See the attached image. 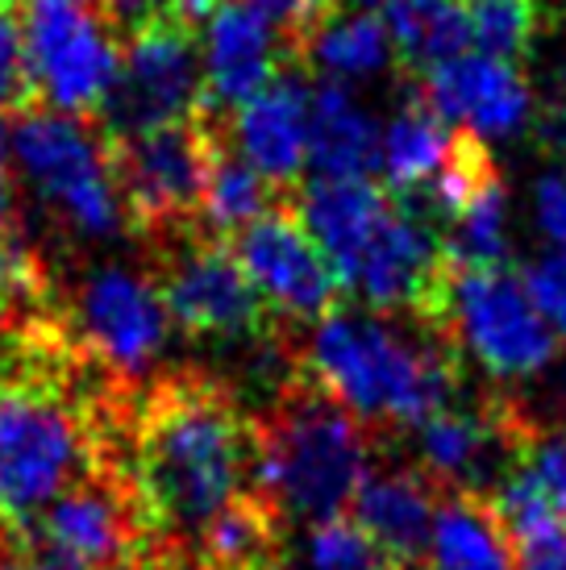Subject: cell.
Here are the masks:
<instances>
[{
    "label": "cell",
    "instance_id": "20",
    "mask_svg": "<svg viewBox=\"0 0 566 570\" xmlns=\"http://www.w3.org/2000/svg\"><path fill=\"white\" fill-rule=\"evenodd\" d=\"M424 570H517V546L488 495L441 491Z\"/></svg>",
    "mask_w": 566,
    "mask_h": 570
},
{
    "label": "cell",
    "instance_id": "42",
    "mask_svg": "<svg viewBox=\"0 0 566 570\" xmlns=\"http://www.w3.org/2000/svg\"><path fill=\"white\" fill-rule=\"evenodd\" d=\"M354 4H375V0H354Z\"/></svg>",
    "mask_w": 566,
    "mask_h": 570
},
{
    "label": "cell",
    "instance_id": "1",
    "mask_svg": "<svg viewBox=\"0 0 566 570\" xmlns=\"http://www.w3.org/2000/svg\"><path fill=\"white\" fill-rule=\"evenodd\" d=\"M129 483L150 533L196 550L221 508L254 491V425L208 380L158 383L138 412Z\"/></svg>",
    "mask_w": 566,
    "mask_h": 570
},
{
    "label": "cell",
    "instance_id": "26",
    "mask_svg": "<svg viewBox=\"0 0 566 570\" xmlns=\"http://www.w3.org/2000/svg\"><path fill=\"white\" fill-rule=\"evenodd\" d=\"M446 254L458 267H504L508 263V191L504 179L484 188L446 225Z\"/></svg>",
    "mask_w": 566,
    "mask_h": 570
},
{
    "label": "cell",
    "instance_id": "39",
    "mask_svg": "<svg viewBox=\"0 0 566 570\" xmlns=\"http://www.w3.org/2000/svg\"><path fill=\"white\" fill-rule=\"evenodd\" d=\"M105 570H155V567H142V562H117V567H105Z\"/></svg>",
    "mask_w": 566,
    "mask_h": 570
},
{
    "label": "cell",
    "instance_id": "19",
    "mask_svg": "<svg viewBox=\"0 0 566 570\" xmlns=\"http://www.w3.org/2000/svg\"><path fill=\"white\" fill-rule=\"evenodd\" d=\"M441 488L417 466H375L350 504V521L375 541L396 567H421L433 533Z\"/></svg>",
    "mask_w": 566,
    "mask_h": 570
},
{
    "label": "cell",
    "instance_id": "10",
    "mask_svg": "<svg viewBox=\"0 0 566 570\" xmlns=\"http://www.w3.org/2000/svg\"><path fill=\"white\" fill-rule=\"evenodd\" d=\"M146 538L150 524L134 483L84 475L26 529V558L38 570H105L129 562Z\"/></svg>",
    "mask_w": 566,
    "mask_h": 570
},
{
    "label": "cell",
    "instance_id": "38",
    "mask_svg": "<svg viewBox=\"0 0 566 570\" xmlns=\"http://www.w3.org/2000/svg\"><path fill=\"white\" fill-rule=\"evenodd\" d=\"M0 570H38L30 558H0Z\"/></svg>",
    "mask_w": 566,
    "mask_h": 570
},
{
    "label": "cell",
    "instance_id": "31",
    "mask_svg": "<svg viewBox=\"0 0 566 570\" xmlns=\"http://www.w3.org/2000/svg\"><path fill=\"white\" fill-rule=\"evenodd\" d=\"M33 109H47L33 80L26 30L17 26L13 9H0V121H17Z\"/></svg>",
    "mask_w": 566,
    "mask_h": 570
},
{
    "label": "cell",
    "instance_id": "7",
    "mask_svg": "<svg viewBox=\"0 0 566 570\" xmlns=\"http://www.w3.org/2000/svg\"><path fill=\"white\" fill-rule=\"evenodd\" d=\"M88 445L76 412L33 383L0 387V524L30 529L84 479Z\"/></svg>",
    "mask_w": 566,
    "mask_h": 570
},
{
    "label": "cell",
    "instance_id": "8",
    "mask_svg": "<svg viewBox=\"0 0 566 570\" xmlns=\"http://www.w3.org/2000/svg\"><path fill=\"white\" fill-rule=\"evenodd\" d=\"M150 279L172 313V325L192 337L251 342L271 325L267 304L246 279L230 242L213 238L208 229L150 242Z\"/></svg>",
    "mask_w": 566,
    "mask_h": 570
},
{
    "label": "cell",
    "instance_id": "17",
    "mask_svg": "<svg viewBox=\"0 0 566 570\" xmlns=\"http://www.w3.org/2000/svg\"><path fill=\"white\" fill-rule=\"evenodd\" d=\"M205 50V100L208 109H242L267 92L283 71H292L280 38L242 0H225L201 33Z\"/></svg>",
    "mask_w": 566,
    "mask_h": 570
},
{
    "label": "cell",
    "instance_id": "6",
    "mask_svg": "<svg viewBox=\"0 0 566 570\" xmlns=\"http://www.w3.org/2000/svg\"><path fill=\"white\" fill-rule=\"evenodd\" d=\"M9 126L21 175L71 234L113 238L117 229H129L105 159V138L92 121L59 109H33Z\"/></svg>",
    "mask_w": 566,
    "mask_h": 570
},
{
    "label": "cell",
    "instance_id": "14",
    "mask_svg": "<svg viewBox=\"0 0 566 570\" xmlns=\"http://www.w3.org/2000/svg\"><path fill=\"white\" fill-rule=\"evenodd\" d=\"M520 442H525L520 421H513V412L496 404L479 409L450 404L412 429L417 471L433 479L441 491H475V495L500 488L508 466L517 462Z\"/></svg>",
    "mask_w": 566,
    "mask_h": 570
},
{
    "label": "cell",
    "instance_id": "23",
    "mask_svg": "<svg viewBox=\"0 0 566 570\" xmlns=\"http://www.w3.org/2000/svg\"><path fill=\"white\" fill-rule=\"evenodd\" d=\"M280 512L258 491H246L205 524L192 558L201 570H275L280 567Z\"/></svg>",
    "mask_w": 566,
    "mask_h": 570
},
{
    "label": "cell",
    "instance_id": "30",
    "mask_svg": "<svg viewBox=\"0 0 566 570\" xmlns=\"http://www.w3.org/2000/svg\"><path fill=\"white\" fill-rule=\"evenodd\" d=\"M304 562L309 570H409L396 567L350 517L313 524L304 538Z\"/></svg>",
    "mask_w": 566,
    "mask_h": 570
},
{
    "label": "cell",
    "instance_id": "16",
    "mask_svg": "<svg viewBox=\"0 0 566 570\" xmlns=\"http://www.w3.org/2000/svg\"><path fill=\"white\" fill-rule=\"evenodd\" d=\"M309 112H313V88L300 80V67L283 71L267 92H258L251 105L234 109L230 138L258 175L296 205L300 175L309 167Z\"/></svg>",
    "mask_w": 566,
    "mask_h": 570
},
{
    "label": "cell",
    "instance_id": "22",
    "mask_svg": "<svg viewBox=\"0 0 566 570\" xmlns=\"http://www.w3.org/2000/svg\"><path fill=\"white\" fill-rule=\"evenodd\" d=\"M383 26L400 71L421 83L471 47V0H383Z\"/></svg>",
    "mask_w": 566,
    "mask_h": 570
},
{
    "label": "cell",
    "instance_id": "36",
    "mask_svg": "<svg viewBox=\"0 0 566 570\" xmlns=\"http://www.w3.org/2000/svg\"><path fill=\"white\" fill-rule=\"evenodd\" d=\"M537 225L558 250H566V167L537 184Z\"/></svg>",
    "mask_w": 566,
    "mask_h": 570
},
{
    "label": "cell",
    "instance_id": "11",
    "mask_svg": "<svg viewBox=\"0 0 566 570\" xmlns=\"http://www.w3.org/2000/svg\"><path fill=\"white\" fill-rule=\"evenodd\" d=\"M26 50L42 105L96 121L121 71L105 21L76 0H26Z\"/></svg>",
    "mask_w": 566,
    "mask_h": 570
},
{
    "label": "cell",
    "instance_id": "37",
    "mask_svg": "<svg viewBox=\"0 0 566 570\" xmlns=\"http://www.w3.org/2000/svg\"><path fill=\"white\" fill-rule=\"evenodd\" d=\"M21 213H17V188H13V175H9V163L0 155V225L4 222H17Z\"/></svg>",
    "mask_w": 566,
    "mask_h": 570
},
{
    "label": "cell",
    "instance_id": "18",
    "mask_svg": "<svg viewBox=\"0 0 566 570\" xmlns=\"http://www.w3.org/2000/svg\"><path fill=\"white\" fill-rule=\"evenodd\" d=\"M296 213L347 287L359 271L362 254L379 238V229L392 222L396 196L375 179H325V175H316L313 184L300 188Z\"/></svg>",
    "mask_w": 566,
    "mask_h": 570
},
{
    "label": "cell",
    "instance_id": "2",
    "mask_svg": "<svg viewBox=\"0 0 566 570\" xmlns=\"http://www.w3.org/2000/svg\"><path fill=\"white\" fill-rule=\"evenodd\" d=\"M458 350L417 321L400 330L379 313L338 308L300 342V380L321 387L362 425L417 429L458 396Z\"/></svg>",
    "mask_w": 566,
    "mask_h": 570
},
{
    "label": "cell",
    "instance_id": "4",
    "mask_svg": "<svg viewBox=\"0 0 566 570\" xmlns=\"http://www.w3.org/2000/svg\"><path fill=\"white\" fill-rule=\"evenodd\" d=\"M221 138L225 121H217L213 109L129 138H105V159L129 234L155 242L184 229H205V200Z\"/></svg>",
    "mask_w": 566,
    "mask_h": 570
},
{
    "label": "cell",
    "instance_id": "24",
    "mask_svg": "<svg viewBox=\"0 0 566 570\" xmlns=\"http://www.w3.org/2000/svg\"><path fill=\"white\" fill-rule=\"evenodd\" d=\"M450 134L455 129H446V121L433 112L421 88L404 96V105L388 121V134H383V175H388V191L396 200H417L433 184V175L446 163Z\"/></svg>",
    "mask_w": 566,
    "mask_h": 570
},
{
    "label": "cell",
    "instance_id": "35",
    "mask_svg": "<svg viewBox=\"0 0 566 570\" xmlns=\"http://www.w3.org/2000/svg\"><path fill=\"white\" fill-rule=\"evenodd\" d=\"M537 138L550 155H558L566 163V67L554 76L550 92L537 109Z\"/></svg>",
    "mask_w": 566,
    "mask_h": 570
},
{
    "label": "cell",
    "instance_id": "40",
    "mask_svg": "<svg viewBox=\"0 0 566 570\" xmlns=\"http://www.w3.org/2000/svg\"><path fill=\"white\" fill-rule=\"evenodd\" d=\"M76 4H84L88 13H96V9H100V0H76Z\"/></svg>",
    "mask_w": 566,
    "mask_h": 570
},
{
    "label": "cell",
    "instance_id": "12",
    "mask_svg": "<svg viewBox=\"0 0 566 570\" xmlns=\"http://www.w3.org/2000/svg\"><path fill=\"white\" fill-rule=\"evenodd\" d=\"M246 279L263 296L271 317L287 325H313L342 308L347 287L338 279L333 263L316 246L309 225L300 222L296 205H275L254 225H246L230 242Z\"/></svg>",
    "mask_w": 566,
    "mask_h": 570
},
{
    "label": "cell",
    "instance_id": "9",
    "mask_svg": "<svg viewBox=\"0 0 566 570\" xmlns=\"http://www.w3.org/2000/svg\"><path fill=\"white\" fill-rule=\"evenodd\" d=\"M205 50L201 30L167 17L121 47V71L92 126L100 138H129L205 112Z\"/></svg>",
    "mask_w": 566,
    "mask_h": 570
},
{
    "label": "cell",
    "instance_id": "27",
    "mask_svg": "<svg viewBox=\"0 0 566 570\" xmlns=\"http://www.w3.org/2000/svg\"><path fill=\"white\" fill-rule=\"evenodd\" d=\"M392 59V38L383 17L375 13H347L338 17L330 30L316 38L309 63H316L321 71L333 76H375Z\"/></svg>",
    "mask_w": 566,
    "mask_h": 570
},
{
    "label": "cell",
    "instance_id": "32",
    "mask_svg": "<svg viewBox=\"0 0 566 570\" xmlns=\"http://www.w3.org/2000/svg\"><path fill=\"white\" fill-rule=\"evenodd\" d=\"M96 17L105 21V30L113 33V42L126 47L138 33L155 30L167 17H175V0H100Z\"/></svg>",
    "mask_w": 566,
    "mask_h": 570
},
{
    "label": "cell",
    "instance_id": "13",
    "mask_svg": "<svg viewBox=\"0 0 566 570\" xmlns=\"http://www.w3.org/2000/svg\"><path fill=\"white\" fill-rule=\"evenodd\" d=\"M71 325L79 346L126 380L155 363L172 337V313L158 296L150 271L142 275L113 263L79 284L71 301Z\"/></svg>",
    "mask_w": 566,
    "mask_h": 570
},
{
    "label": "cell",
    "instance_id": "33",
    "mask_svg": "<svg viewBox=\"0 0 566 570\" xmlns=\"http://www.w3.org/2000/svg\"><path fill=\"white\" fill-rule=\"evenodd\" d=\"M525 287L534 304L541 308V317L550 321L554 330L566 333V250L541 254L537 263L525 267Z\"/></svg>",
    "mask_w": 566,
    "mask_h": 570
},
{
    "label": "cell",
    "instance_id": "5",
    "mask_svg": "<svg viewBox=\"0 0 566 570\" xmlns=\"http://www.w3.org/2000/svg\"><path fill=\"white\" fill-rule=\"evenodd\" d=\"M429 330L446 333V342L484 366L491 380H529L558 358V330L541 317L525 275L513 263L504 267H458L441 284L438 308Z\"/></svg>",
    "mask_w": 566,
    "mask_h": 570
},
{
    "label": "cell",
    "instance_id": "41",
    "mask_svg": "<svg viewBox=\"0 0 566 570\" xmlns=\"http://www.w3.org/2000/svg\"><path fill=\"white\" fill-rule=\"evenodd\" d=\"M13 4H17V0H0V9H13Z\"/></svg>",
    "mask_w": 566,
    "mask_h": 570
},
{
    "label": "cell",
    "instance_id": "3",
    "mask_svg": "<svg viewBox=\"0 0 566 570\" xmlns=\"http://www.w3.org/2000/svg\"><path fill=\"white\" fill-rule=\"evenodd\" d=\"M371 438L354 412L300 380L254 425V491L280 521L321 524L350 517L371 475Z\"/></svg>",
    "mask_w": 566,
    "mask_h": 570
},
{
    "label": "cell",
    "instance_id": "34",
    "mask_svg": "<svg viewBox=\"0 0 566 570\" xmlns=\"http://www.w3.org/2000/svg\"><path fill=\"white\" fill-rule=\"evenodd\" d=\"M517 570H566V521H546L513 538Z\"/></svg>",
    "mask_w": 566,
    "mask_h": 570
},
{
    "label": "cell",
    "instance_id": "25",
    "mask_svg": "<svg viewBox=\"0 0 566 570\" xmlns=\"http://www.w3.org/2000/svg\"><path fill=\"white\" fill-rule=\"evenodd\" d=\"M275 205H287V196L271 184L267 175H258L251 163L242 159V150L234 146L230 126H225L217 163H213L208 200H205V229L221 242H234L246 225H254Z\"/></svg>",
    "mask_w": 566,
    "mask_h": 570
},
{
    "label": "cell",
    "instance_id": "28",
    "mask_svg": "<svg viewBox=\"0 0 566 570\" xmlns=\"http://www.w3.org/2000/svg\"><path fill=\"white\" fill-rule=\"evenodd\" d=\"M546 0H471V42L479 55L520 67L534 55L546 13Z\"/></svg>",
    "mask_w": 566,
    "mask_h": 570
},
{
    "label": "cell",
    "instance_id": "15",
    "mask_svg": "<svg viewBox=\"0 0 566 570\" xmlns=\"http://www.w3.org/2000/svg\"><path fill=\"white\" fill-rule=\"evenodd\" d=\"M417 88L446 126L471 129L484 142L513 138L534 112V88L520 76V67L488 55H458L429 71Z\"/></svg>",
    "mask_w": 566,
    "mask_h": 570
},
{
    "label": "cell",
    "instance_id": "21",
    "mask_svg": "<svg viewBox=\"0 0 566 570\" xmlns=\"http://www.w3.org/2000/svg\"><path fill=\"white\" fill-rule=\"evenodd\" d=\"M309 163L325 179H371V171L383 167V138L375 117L362 112L338 80L313 88Z\"/></svg>",
    "mask_w": 566,
    "mask_h": 570
},
{
    "label": "cell",
    "instance_id": "29",
    "mask_svg": "<svg viewBox=\"0 0 566 570\" xmlns=\"http://www.w3.org/2000/svg\"><path fill=\"white\" fill-rule=\"evenodd\" d=\"M271 26L292 67H309L316 38L342 17V0H242Z\"/></svg>",
    "mask_w": 566,
    "mask_h": 570
}]
</instances>
